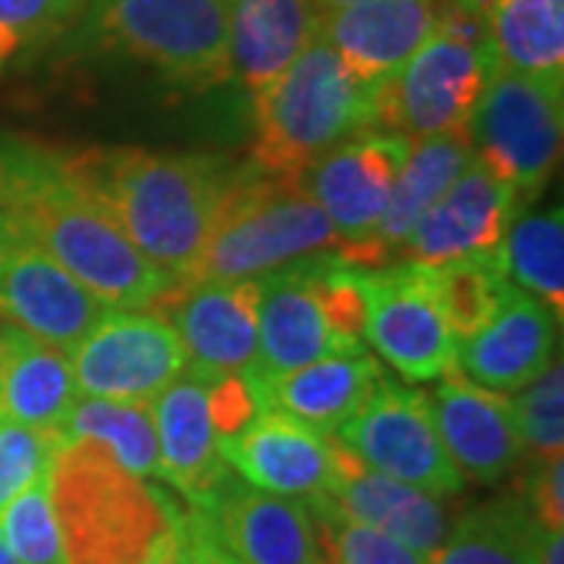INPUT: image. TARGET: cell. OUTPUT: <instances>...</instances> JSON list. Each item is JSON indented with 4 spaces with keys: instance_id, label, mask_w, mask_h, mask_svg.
Listing matches in <instances>:
<instances>
[{
    "instance_id": "cell-31",
    "label": "cell",
    "mask_w": 564,
    "mask_h": 564,
    "mask_svg": "<svg viewBox=\"0 0 564 564\" xmlns=\"http://www.w3.org/2000/svg\"><path fill=\"white\" fill-rule=\"evenodd\" d=\"M63 440H91L135 477H158V426L151 402L82 395L63 423Z\"/></svg>"
},
{
    "instance_id": "cell-29",
    "label": "cell",
    "mask_w": 564,
    "mask_h": 564,
    "mask_svg": "<svg viewBox=\"0 0 564 564\" xmlns=\"http://www.w3.org/2000/svg\"><path fill=\"white\" fill-rule=\"evenodd\" d=\"M545 527L521 496H505L458 518L426 564H543Z\"/></svg>"
},
{
    "instance_id": "cell-33",
    "label": "cell",
    "mask_w": 564,
    "mask_h": 564,
    "mask_svg": "<svg viewBox=\"0 0 564 564\" xmlns=\"http://www.w3.org/2000/svg\"><path fill=\"white\" fill-rule=\"evenodd\" d=\"M321 564H426V555L348 518L326 496L307 499Z\"/></svg>"
},
{
    "instance_id": "cell-28",
    "label": "cell",
    "mask_w": 564,
    "mask_h": 564,
    "mask_svg": "<svg viewBox=\"0 0 564 564\" xmlns=\"http://www.w3.org/2000/svg\"><path fill=\"white\" fill-rule=\"evenodd\" d=\"M499 69L564 85V0H474Z\"/></svg>"
},
{
    "instance_id": "cell-1",
    "label": "cell",
    "mask_w": 564,
    "mask_h": 564,
    "mask_svg": "<svg viewBox=\"0 0 564 564\" xmlns=\"http://www.w3.org/2000/svg\"><path fill=\"white\" fill-rule=\"evenodd\" d=\"M0 192L22 239L44 248L107 307H154L180 282L129 242L117 220L73 180L61 151L3 144Z\"/></svg>"
},
{
    "instance_id": "cell-44",
    "label": "cell",
    "mask_w": 564,
    "mask_h": 564,
    "mask_svg": "<svg viewBox=\"0 0 564 564\" xmlns=\"http://www.w3.org/2000/svg\"><path fill=\"white\" fill-rule=\"evenodd\" d=\"M182 524H185V518H182ZM161 564H188V545H185V536H182V545L173 552V555H166Z\"/></svg>"
},
{
    "instance_id": "cell-35",
    "label": "cell",
    "mask_w": 564,
    "mask_h": 564,
    "mask_svg": "<svg viewBox=\"0 0 564 564\" xmlns=\"http://www.w3.org/2000/svg\"><path fill=\"white\" fill-rule=\"evenodd\" d=\"M0 536L20 564H66L51 508L47 470L0 511Z\"/></svg>"
},
{
    "instance_id": "cell-6",
    "label": "cell",
    "mask_w": 564,
    "mask_h": 564,
    "mask_svg": "<svg viewBox=\"0 0 564 564\" xmlns=\"http://www.w3.org/2000/svg\"><path fill=\"white\" fill-rule=\"evenodd\" d=\"M326 251H336V229L295 176L242 163L185 280H258Z\"/></svg>"
},
{
    "instance_id": "cell-46",
    "label": "cell",
    "mask_w": 564,
    "mask_h": 564,
    "mask_svg": "<svg viewBox=\"0 0 564 564\" xmlns=\"http://www.w3.org/2000/svg\"><path fill=\"white\" fill-rule=\"evenodd\" d=\"M452 3H458V7H464V10H470V13H474V0H452Z\"/></svg>"
},
{
    "instance_id": "cell-45",
    "label": "cell",
    "mask_w": 564,
    "mask_h": 564,
    "mask_svg": "<svg viewBox=\"0 0 564 564\" xmlns=\"http://www.w3.org/2000/svg\"><path fill=\"white\" fill-rule=\"evenodd\" d=\"M0 564H20L13 558V552L7 549V543H3V536H0Z\"/></svg>"
},
{
    "instance_id": "cell-8",
    "label": "cell",
    "mask_w": 564,
    "mask_h": 564,
    "mask_svg": "<svg viewBox=\"0 0 564 564\" xmlns=\"http://www.w3.org/2000/svg\"><path fill=\"white\" fill-rule=\"evenodd\" d=\"M562 98V82L533 79L496 66L467 120L464 135L474 161L508 182L521 204L533 202L558 166Z\"/></svg>"
},
{
    "instance_id": "cell-7",
    "label": "cell",
    "mask_w": 564,
    "mask_h": 564,
    "mask_svg": "<svg viewBox=\"0 0 564 564\" xmlns=\"http://www.w3.org/2000/svg\"><path fill=\"white\" fill-rule=\"evenodd\" d=\"M496 73L484 20L443 0L440 20L402 69L377 88V129L408 139L464 135Z\"/></svg>"
},
{
    "instance_id": "cell-15",
    "label": "cell",
    "mask_w": 564,
    "mask_h": 564,
    "mask_svg": "<svg viewBox=\"0 0 564 564\" xmlns=\"http://www.w3.org/2000/svg\"><path fill=\"white\" fill-rule=\"evenodd\" d=\"M110 307L29 239L0 251V317L41 343L73 351Z\"/></svg>"
},
{
    "instance_id": "cell-40",
    "label": "cell",
    "mask_w": 564,
    "mask_h": 564,
    "mask_svg": "<svg viewBox=\"0 0 564 564\" xmlns=\"http://www.w3.org/2000/svg\"><path fill=\"white\" fill-rule=\"evenodd\" d=\"M185 545H188V564H239L217 540L207 514L185 505Z\"/></svg>"
},
{
    "instance_id": "cell-10",
    "label": "cell",
    "mask_w": 564,
    "mask_h": 564,
    "mask_svg": "<svg viewBox=\"0 0 564 564\" xmlns=\"http://www.w3.org/2000/svg\"><path fill=\"white\" fill-rule=\"evenodd\" d=\"M69 355L82 395L117 402H154L188 370L173 323L154 307H110Z\"/></svg>"
},
{
    "instance_id": "cell-39",
    "label": "cell",
    "mask_w": 564,
    "mask_h": 564,
    "mask_svg": "<svg viewBox=\"0 0 564 564\" xmlns=\"http://www.w3.org/2000/svg\"><path fill=\"white\" fill-rule=\"evenodd\" d=\"M533 518L545 530H562L564 527V458L549 462H530L527 489L521 496Z\"/></svg>"
},
{
    "instance_id": "cell-11",
    "label": "cell",
    "mask_w": 564,
    "mask_h": 564,
    "mask_svg": "<svg viewBox=\"0 0 564 564\" xmlns=\"http://www.w3.org/2000/svg\"><path fill=\"white\" fill-rule=\"evenodd\" d=\"M414 139L392 129H364L295 173L304 195L321 204L336 229V254L351 263L383 217L392 185Z\"/></svg>"
},
{
    "instance_id": "cell-24",
    "label": "cell",
    "mask_w": 564,
    "mask_h": 564,
    "mask_svg": "<svg viewBox=\"0 0 564 564\" xmlns=\"http://www.w3.org/2000/svg\"><path fill=\"white\" fill-rule=\"evenodd\" d=\"M383 377L380 361L367 351L326 355L273 377L251 373L263 408L289 414L321 433H336L370 399Z\"/></svg>"
},
{
    "instance_id": "cell-12",
    "label": "cell",
    "mask_w": 564,
    "mask_h": 564,
    "mask_svg": "<svg viewBox=\"0 0 564 564\" xmlns=\"http://www.w3.org/2000/svg\"><path fill=\"white\" fill-rule=\"evenodd\" d=\"M364 343L411 383H430L455 370V348L426 270L417 263L367 267Z\"/></svg>"
},
{
    "instance_id": "cell-13",
    "label": "cell",
    "mask_w": 564,
    "mask_h": 564,
    "mask_svg": "<svg viewBox=\"0 0 564 564\" xmlns=\"http://www.w3.org/2000/svg\"><path fill=\"white\" fill-rule=\"evenodd\" d=\"M258 280H180L154 311L173 323L192 377L220 380L258 364Z\"/></svg>"
},
{
    "instance_id": "cell-17",
    "label": "cell",
    "mask_w": 564,
    "mask_h": 564,
    "mask_svg": "<svg viewBox=\"0 0 564 564\" xmlns=\"http://www.w3.org/2000/svg\"><path fill=\"white\" fill-rule=\"evenodd\" d=\"M220 455L239 480L285 499H317L333 480V436L270 408L220 440Z\"/></svg>"
},
{
    "instance_id": "cell-36",
    "label": "cell",
    "mask_w": 564,
    "mask_h": 564,
    "mask_svg": "<svg viewBox=\"0 0 564 564\" xmlns=\"http://www.w3.org/2000/svg\"><path fill=\"white\" fill-rule=\"evenodd\" d=\"M518 436L524 443L527 462L562 458L564 452V367L549 364L543 373L511 399Z\"/></svg>"
},
{
    "instance_id": "cell-16",
    "label": "cell",
    "mask_w": 564,
    "mask_h": 564,
    "mask_svg": "<svg viewBox=\"0 0 564 564\" xmlns=\"http://www.w3.org/2000/svg\"><path fill=\"white\" fill-rule=\"evenodd\" d=\"M436 433L458 474L470 484H499L524 462V443L518 436L511 399L470 383L458 370L440 377L426 395Z\"/></svg>"
},
{
    "instance_id": "cell-27",
    "label": "cell",
    "mask_w": 564,
    "mask_h": 564,
    "mask_svg": "<svg viewBox=\"0 0 564 564\" xmlns=\"http://www.w3.org/2000/svg\"><path fill=\"white\" fill-rule=\"evenodd\" d=\"M321 29L314 0H236L229 20L232 79L254 95L292 66Z\"/></svg>"
},
{
    "instance_id": "cell-30",
    "label": "cell",
    "mask_w": 564,
    "mask_h": 564,
    "mask_svg": "<svg viewBox=\"0 0 564 564\" xmlns=\"http://www.w3.org/2000/svg\"><path fill=\"white\" fill-rule=\"evenodd\" d=\"M499 263L511 285L536 295L562 321L564 314V217L562 207L514 217L502 245Z\"/></svg>"
},
{
    "instance_id": "cell-21",
    "label": "cell",
    "mask_w": 564,
    "mask_h": 564,
    "mask_svg": "<svg viewBox=\"0 0 564 564\" xmlns=\"http://www.w3.org/2000/svg\"><path fill=\"white\" fill-rule=\"evenodd\" d=\"M317 261L321 254L258 276L261 304H258V364L251 370L254 377H273L326 355L351 351L333 333L323 314L321 295H317Z\"/></svg>"
},
{
    "instance_id": "cell-4",
    "label": "cell",
    "mask_w": 564,
    "mask_h": 564,
    "mask_svg": "<svg viewBox=\"0 0 564 564\" xmlns=\"http://www.w3.org/2000/svg\"><path fill=\"white\" fill-rule=\"evenodd\" d=\"M251 163L295 176L364 129H377V88L355 79L321 32L292 66L251 95Z\"/></svg>"
},
{
    "instance_id": "cell-42",
    "label": "cell",
    "mask_w": 564,
    "mask_h": 564,
    "mask_svg": "<svg viewBox=\"0 0 564 564\" xmlns=\"http://www.w3.org/2000/svg\"><path fill=\"white\" fill-rule=\"evenodd\" d=\"M543 564H564V536H562V530H545Z\"/></svg>"
},
{
    "instance_id": "cell-32",
    "label": "cell",
    "mask_w": 564,
    "mask_h": 564,
    "mask_svg": "<svg viewBox=\"0 0 564 564\" xmlns=\"http://www.w3.org/2000/svg\"><path fill=\"white\" fill-rule=\"evenodd\" d=\"M423 270L433 285L436 302L443 307L445 323L458 343L492 321V314L499 311V304L511 289L499 254L462 258V261L423 267Z\"/></svg>"
},
{
    "instance_id": "cell-43",
    "label": "cell",
    "mask_w": 564,
    "mask_h": 564,
    "mask_svg": "<svg viewBox=\"0 0 564 564\" xmlns=\"http://www.w3.org/2000/svg\"><path fill=\"white\" fill-rule=\"evenodd\" d=\"M348 3H358V0H314V7H317V13L326 17V13H333V10H343Z\"/></svg>"
},
{
    "instance_id": "cell-9",
    "label": "cell",
    "mask_w": 564,
    "mask_h": 564,
    "mask_svg": "<svg viewBox=\"0 0 564 564\" xmlns=\"http://www.w3.org/2000/svg\"><path fill=\"white\" fill-rule=\"evenodd\" d=\"M367 467L430 496H462L464 480L436 433L426 392L383 377L370 399L333 433Z\"/></svg>"
},
{
    "instance_id": "cell-22",
    "label": "cell",
    "mask_w": 564,
    "mask_h": 564,
    "mask_svg": "<svg viewBox=\"0 0 564 564\" xmlns=\"http://www.w3.org/2000/svg\"><path fill=\"white\" fill-rule=\"evenodd\" d=\"M323 496L348 518L373 527L423 555L440 549L455 524L440 496H430L417 486L392 480L380 470L367 467L336 436H333V480Z\"/></svg>"
},
{
    "instance_id": "cell-3",
    "label": "cell",
    "mask_w": 564,
    "mask_h": 564,
    "mask_svg": "<svg viewBox=\"0 0 564 564\" xmlns=\"http://www.w3.org/2000/svg\"><path fill=\"white\" fill-rule=\"evenodd\" d=\"M47 489L66 564H161L182 545L185 508L101 443L63 440Z\"/></svg>"
},
{
    "instance_id": "cell-41",
    "label": "cell",
    "mask_w": 564,
    "mask_h": 564,
    "mask_svg": "<svg viewBox=\"0 0 564 564\" xmlns=\"http://www.w3.org/2000/svg\"><path fill=\"white\" fill-rule=\"evenodd\" d=\"M22 232L17 220H13V210H10V204L3 198V192H0V251H7L13 242H20Z\"/></svg>"
},
{
    "instance_id": "cell-23",
    "label": "cell",
    "mask_w": 564,
    "mask_h": 564,
    "mask_svg": "<svg viewBox=\"0 0 564 564\" xmlns=\"http://www.w3.org/2000/svg\"><path fill=\"white\" fill-rule=\"evenodd\" d=\"M151 408L158 426V477L173 486L188 508H207L232 474L210 423L207 383L182 373Z\"/></svg>"
},
{
    "instance_id": "cell-25",
    "label": "cell",
    "mask_w": 564,
    "mask_h": 564,
    "mask_svg": "<svg viewBox=\"0 0 564 564\" xmlns=\"http://www.w3.org/2000/svg\"><path fill=\"white\" fill-rule=\"evenodd\" d=\"M79 399L69 355L22 333L0 326V417L63 440V423Z\"/></svg>"
},
{
    "instance_id": "cell-20",
    "label": "cell",
    "mask_w": 564,
    "mask_h": 564,
    "mask_svg": "<svg viewBox=\"0 0 564 564\" xmlns=\"http://www.w3.org/2000/svg\"><path fill=\"white\" fill-rule=\"evenodd\" d=\"M443 0H358L321 17L326 44L367 88L389 82L440 20Z\"/></svg>"
},
{
    "instance_id": "cell-38",
    "label": "cell",
    "mask_w": 564,
    "mask_h": 564,
    "mask_svg": "<svg viewBox=\"0 0 564 564\" xmlns=\"http://www.w3.org/2000/svg\"><path fill=\"white\" fill-rule=\"evenodd\" d=\"M261 395L254 389L251 373H232V377H220V380L207 383V411H210L217 443L245 430L261 414Z\"/></svg>"
},
{
    "instance_id": "cell-2",
    "label": "cell",
    "mask_w": 564,
    "mask_h": 564,
    "mask_svg": "<svg viewBox=\"0 0 564 564\" xmlns=\"http://www.w3.org/2000/svg\"><path fill=\"white\" fill-rule=\"evenodd\" d=\"M73 180L154 267L185 280L217 220L236 163L210 154L85 148L63 154Z\"/></svg>"
},
{
    "instance_id": "cell-14",
    "label": "cell",
    "mask_w": 564,
    "mask_h": 564,
    "mask_svg": "<svg viewBox=\"0 0 564 564\" xmlns=\"http://www.w3.org/2000/svg\"><path fill=\"white\" fill-rule=\"evenodd\" d=\"M518 210V192L492 176L480 161H470L462 176L430 204L399 248L395 261L440 267L462 258L496 254Z\"/></svg>"
},
{
    "instance_id": "cell-18",
    "label": "cell",
    "mask_w": 564,
    "mask_h": 564,
    "mask_svg": "<svg viewBox=\"0 0 564 564\" xmlns=\"http://www.w3.org/2000/svg\"><path fill=\"white\" fill-rule=\"evenodd\" d=\"M558 348V317L536 295L511 285L492 321L455 348V370L470 383L511 395L530 386Z\"/></svg>"
},
{
    "instance_id": "cell-34",
    "label": "cell",
    "mask_w": 564,
    "mask_h": 564,
    "mask_svg": "<svg viewBox=\"0 0 564 564\" xmlns=\"http://www.w3.org/2000/svg\"><path fill=\"white\" fill-rule=\"evenodd\" d=\"M88 0H0V69L69 35Z\"/></svg>"
},
{
    "instance_id": "cell-19",
    "label": "cell",
    "mask_w": 564,
    "mask_h": 564,
    "mask_svg": "<svg viewBox=\"0 0 564 564\" xmlns=\"http://www.w3.org/2000/svg\"><path fill=\"white\" fill-rule=\"evenodd\" d=\"M198 511L239 564H321L314 518L302 499L263 492L229 474L214 502Z\"/></svg>"
},
{
    "instance_id": "cell-5",
    "label": "cell",
    "mask_w": 564,
    "mask_h": 564,
    "mask_svg": "<svg viewBox=\"0 0 564 564\" xmlns=\"http://www.w3.org/2000/svg\"><path fill=\"white\" fill-rule=\"evenodd\" d=\"M232 3L236 0H88L69 35L82 51L126 57L173 88L207 91L232 79Z\"/></svg>"
},
{
    "instance_id": "cell-37",
    "label": "cell",
    "mask_w": 564,
    "mask_h": 564,
    "mask_svg": "<svg viewBox=\"0 0 564 564\" xmlns=\"http://www.w3.org/2000/svg\"><path fill=\"white\" fill-rule=\"evenodd\" d=\"M63 440L0 417V511L51 467Z\"/></svg>"
},
{
    "instance_id": "cell-26",
    "label": "cell",
    "mask_w": 564,
    "mask_h": 564,
    "mask_svg": "<svg viewBox=\"0 0 564 564\" xmlns=\"http://www.w3.org/2000/svg\"><path fill=\"white\" fill-rule=\"evenodd\" d=\"M470 161H474V154H470L467 135L414 139L402 173L392 185L383 217L370 232L367 245L358 251V258L351 261V267H383V263L395 261L399 248L411 236L417 220L430 210V204L462 176V170Z\"/></svg>"
}]
</instances>
